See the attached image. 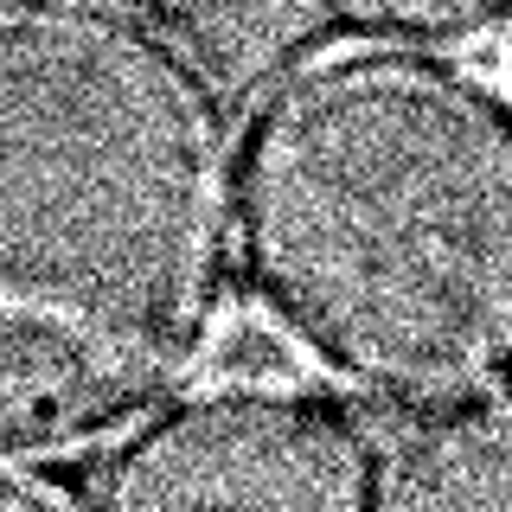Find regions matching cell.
<instances>
[{
  "label": "cell",
  "mask_w": 512,
  "mask_h": 512,
  "mask_svg": "<svg viewBox=\"0 0 512 512\" xmlns=\"http://www.w3.org/2000/svg\"><path fill=\"white\" fill-rule=\"evenodd\" d=\"M237 116L122 0H0V461L154 416L237 308Z\"/></svg>",
  "instance_id": "6da1fadb"
},
{
  "label": "cell",
  "mask_w": 512,
  "mask_h": 512,
  "mask_svg": "<svg viewBox=\"0 0 512 512\" xmlns=\"http://www.w3.org/2000/svg\"><path fill=\"white\" fill-rule=\"evenodd\" d=\"M58 506H71V493H64L45 468L0 461V512H58Z\"/></svg>",
  "instance_id": "52a82bcc"
},
{
  "label": "cell",
  "mask_w": 512,
  "mask_h": 512,
  "mask_svg": "<svg viewBox=\"0 0 512 512\" xmlns=\"http://www.w3.org/2000/svg\"><path fill=\"white\" fill-rule=\"evenodd\" d=\"M122 7H180V0H122Z\"/></svg>",
  "instance_id": "ba28073f"
},
{
  "label": "cell",
  "mask_w": 512,
  "mask_h": 512,
  "mask_svg": "<svg viewBox=\"0 0 512 512\" xmlns=\"http://www.w3.org/2000/svg\"><path fill=\"white\" fill-rule=\"evenodd\" d=\"M186 404H160L84 500L109 512L173 506H269V512H372L384 506V448L346 404L301 378H192Z\"/></svg>",
  "instance_id": "3957f363"
},
{
  "label": "cell",
  "mask_w": 512,
  "mask_h": 512,
  "mask_svg": "<svg viewBox=\"0 0 512 512\" xmlns=\"http://www.w3.org/2000/svg\"><path fill=\"white\" fill-rule=\"evenodd\" d=\"M199 378H301V352L288 346L263 314H237L231 308Z\"/></svg>",
  "instance_id": "8992f818"
},
{
  "label": "cell",
  "mask_w": 512,
  "mask_h": 512,
  "mask_svg": "<svg viewBox=\"0 0 512 512\" xmlns=\"http://www.w3.org/2000/svg\"><path fill=\"white\" fill-rule=\"evenodd\" d=\"M506 58L301 52L237 141V256L314 372L397 416L500 410L512 359Z\"/></svg>",
  "instance_id": "7a4b0ae2"
},
{
  "label": "cell",
  "mask_w": 512,
  "mask_h": 512,
  "mask_svg": "<svg viewBox=\"0 0 512 512\" xmlns=\"http://www.w3.org/2000/svg\"><path fill=\"white\" fill-rule=\"evenodd\" d=\"M378 39L436 45L468 58H506V7L512 0H340Z\"/></svg>",
  "instance_id": "5b68a950"
},
{
  "label": "cell",
  "mask_w": 512,
  "mask_h": 512,
  "mask_svg": "<svg viewBox=\"0 0 512 512\" xmlns=\"http://www.w3.org/2000/svg\"><path fill=\"white\" fill-rule=\"evenodd\" d=\"M429 436L416 461L384 468V500L391 506H493L506 493V429L500 410L468 416H429Z\"/></svg>",
  "instance_id": "277c9868"
}]
</instances>
